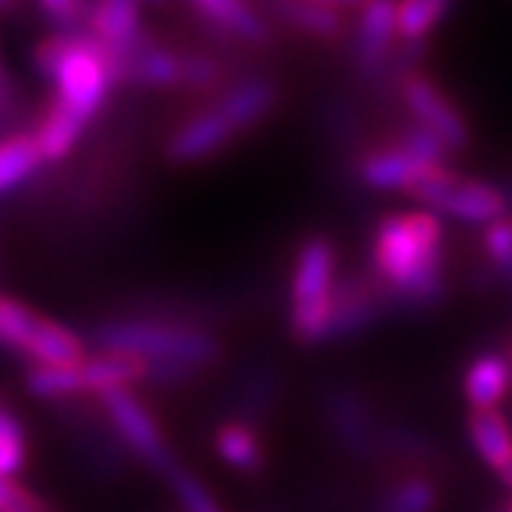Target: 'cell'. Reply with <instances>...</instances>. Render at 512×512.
<instances>
[{
	"mask_svg": "<svg viewBox=\"0 0 512 512\" xmlns=\"http://www.w3.org/2000/svg\"><path fill=\"white\" fill-rule=\"evenodd\" d=\"M445 229L432 210H405L380 219L374 235V284L383 297L426 306L445 294Z\"/></svg>",
	"mask_w": 512,
	"mask_h": 512,
	"instance_id": "6da1fadb",
	"label": "cell"
},
{
	"mask_svg": "<svg viewBox=\"0 0 512 512\" xmlns=\"http://www.w3.org/2000/svg\"><path fill=\"white\" fill-rule=\"evenodd\" d=\"M34 65L56 84V105L68 108L81 121H93L115 78V62L108 50L90 38L53 34L34 47Z\"/></svg>",
	"mask_w": 512,
	"mask_h": 512,
	"instance_id": "7a4b0ae2",
	"label": "cell"
},
{
	"mask_svg": "<svg viewBox=\"0 0 512 512\" xmlns=\"http://www.w3.org/2000/svg\"><path fill=\"white\" fill-rule=\"evenodd\" d=\"M102 352H130L152 364V374H192L219 355L210 334L167 321H118L99 327Z\"/></svg>",
	"mask_w": 512,
	"mask_h": 512,
	"instance_id": "3957f363",
	"label": "cell"
},
{
	"mask_svg": "<svg viewBox=\"0 0 512 512\" xmlns=\"http://www.w3.org/2000/svg\"><path fill=\"white\" fill-rule=\"evenodd\" d=\"M337 250L312 238L300 247L290 275V327L300 343H327L337 306Z\"/></svg>",
	"mask_w": 512,
	"mask_h": 512,
	"instance_id": "277c9868",
	"label": "cell"
},
{
	"mask_svg": "<svg viewBox=\"0 0 512 512\" xmlns=\"http://www.w3.org/2000/svg\"><path fill=\"white\" fill-rule=\"evenodd\" d=\"M152 374V364L130 352H96L65 368H31L28 392L38 398H68V395H108L115 389H130Z\"/></svg>",
	"mask_w": 512,
	"mask_h": 512,
	"instance_id": "5b68a950",
	"label": "cell"
},
{
	"mask_svg": "<svg viewBox=\"0 0 512 512\" xmlns=\"http://www.w3.org/2000/svg\"><path fill=\"white\" fill-rule=\"evenodd\" d=\"M0 346L28 355L34 368H65L87 358L84 340L75 331L4 294H0Z\"/></svg>",
	"mask_w": 512,
	"mask_h": 512,
	"instance_id": "8992f818",
	"label": "cell"
},
{
	"mask_svg": "<svg viewBox=\"0 0 512 512\" xmlns=\"http://www.w3.org/2000/svg\"><path fill=\"white\" fill-rule=\"evenodd\" d=\"M414 201L426 204L432 213L451 216L466 226H491L497 219L509 216L503 189L491 186V182L479 179H463L448 167L432 170L426 179L408 192Z\"/></svg>",
	"mask_w": 512,
	"mask_h": 512,
	"instance_id": "52a82bcc",
	"label": "cell"
},
{
	"mask_svg": "<svg viewBox=\"0 0 512 512\" xmlns=\"http://www.w3.org/2000/svg\"><path fill=\"white\" fill-rule=\"evenodd\" d=\"M401 96H405V105L411 108V115L417 118V124L423 130H429L432 136H438L451 152H463L469 145V127L466 118L457 112V105L438 90L429 78L423 75H411L405 84H401Z\"/></svg>",
	"mask_w": 512,
	"mask_h": 512,
	"instance_id": "ba28073f",
	"label": "cell"
},
{
	"mask_svg": "<svg viewBox=\"0 0 512 512\" xmlns=\"http://www.w3.org/2000/svg\"><path fill=\"white\" fill-rule=\"evenodd\" d=\"M102 405L112 417L115 429L121 432L124 442L149 463H155L158 469L170 472V460H167V448H164V435H161V426L158 420L145 411L136 395L130 389H115L102 395Z\"/></svg>",
	"mask_w": 512,
	"mask_h": 512,
	"instance_id": "9c48e42d",
	"label": "cell"
},
{
	"mask_svg": "<svg viewBox=\"0 0 512 512\" xmlns=\"http://www.w3.org/2000/svg\"><path fill=\"white\" fill-rule=\"evenodd\" d=\"M432 170H438V164H429L423 158H417L411 149H405L401 142L386 145V149L374 152L364 158L361 164V179L368 189L377 192H411L420 179H426Z\"/></svg>",
	"mask_w": 512,
	"mask_h": 512,
	"instance_id": "30bf717a",
	"label": "cell"
},
{
	"mask_svg": "<svg viewBox=\"0 0 512 512\" xmlns=\"http://www.w3.org/2000/svg\"><path fill=\"white\" fill-rule=\"evenodd\" d=\"M235 136V127L223 118V112L213 105L207 112L189 118L182 124L170 145H167V158L176 164H192V161H204L213 152H219L223 145Z\"/></svg>",
	"mask_w": 512,
	"mask_h": 512,
	"instance_id": "8fae6325",
	"label": "cell"
},
{
	"mask_svg": "<svg viewBox=\"0 0 512 512\" xmlns=\"http://www.w3.org/2000/svg\"><path fill=\"white\" fill-rule=\"evenodd\" d=\"M90 28L93 41H99L112 56L127 53L145 38L139 0H96L90 7Z\"/></svg>",
	"mask_w": 512,
	"mask_h": 512,
	"instance_id": "7c38bea8",
	"label": "cell"
},
{
	"mask_svg": "<svg viewBox=\"0 0 512 512\" xmlns=\"http://www.w3.org/2000/svg\"><path fill=\"white\" fill-rule=\"evenodd\" d=\"M512 389V361L509 355L500 352H482L475 358L466 377H463V392L472 411H494L500 401Z\"/></svg>",
	"mask_w": 512,
	"mask_h": 512,
	"instance_id": "4fadbf2b",
	"label": "cell"
},
{
	"mask_svg": "<svg viewBox=\"0 0 512 512\" xmlns=\"http://www.w3.org/2000/svg\"><path fill=\"white\" fill-rule=\"evenodd\" d=\"M398 38V0H364L358 19V59L374 68L380 65L392 41Z\"/></svg>",
	"mask_w": 512,
	"mask_h": 512,
	"instance_id": "5bb4252c",
	"label": "cell"
},
{
	"mask_svg": "<svg viewBox=\"0 0 512 512\" xmlns=\"http://www.w3.org/2000/svg\"><path fill=\"white\" fill-rule=\"evenodd\" d=\"M383 294L377 290L374 281L368 278H349L337 287V306H334V321H331V337L327 340H340L349 337L361 327H368L380 309Z\"/></svg>",
	"mask_w": 512,
	"mask_h": 512,
	"instance_id": "9a60e30c",
	"label": "cell"
},
{
	"mask_svg": "<svg viewBox=\"0 0 512 512\" xmlns=\"http://www.w3.org/2000/svg\"><path fill=\"white\" fill-rule=\"evenodd\" d=\"M469 438L479 457L503 472L512 463V429L509 420L494 408V411H472L469 414Z\"/></svg>",
	"mask_w": 512,
	"mask_h": 512,
	"instance_id": "2e32d148",
	"label": "cell"
},
{
	"mask_svg": "<svg viewBox=\"0 0 512 512\" xmlns=\"http://www.w3.org/2000/svg\"><path fill=\"white\" fill-rule=\"evenodd\" d=\"M272 105H275V87L269 81H244L216 102V108L235 127V133L266 118Z\"/></svg>",
	"mask_w": 512,
	"mask_h": 512,
	"instance_id": "e0dca14e",
	"label": "cell"
},
{
	"mask_svg": "<svg viewBox=\"0 0 512 512\" xmlns=\"http://www.w3.org/2000/svg\"><path fill=\"white\" fill-rule=\"evenodd\" d=\"M192 4L198 7L201 16L241 34L244 41H253V44L269 41V28H266L263 16L256 13L247 0H192Z\"/></svg>",
	"mask_w": 512,
	"mask_h": 512,
	"instance_id": "ac0fdd59",
	"label": "cell"
},
{
	"mask_svg": "<svg viewBox=\"0 0 512 512\" xmlns=\"http://www.w3.org/2000/svg\"><path fill=\"white\" fill-rule=\"evenodd\" d=\"M84 130H87V121H81L78 115H71L68 108L53 102L38 133H34V142H38L44 161H62L65 155H71V149L78 145Z\"/></svg>",
	"mask_w": 512,
	"mask_h": 512,
	"instance_id": "d6986e66",
	"label": "cell"
},
{
	"mask_svg": "<svg viewBox=\"0 0 512 512\" xmlns=\"http://www.w3.org/2000/svg\"><path fill=\"white\" fill-rule=\"evenodd\" d=\"M275 10L306 34H315V38H327L334 41L343 34V13L337 7L318 4V0H275Z\"/></svg>",
	"mask_w": 512,
	"mask_h": 512,
	"instance_id": "ffe728a7",
	"label": "cell"
},
{
	"mask_svg": "<svg viewBox=\"0 0 512 512\" xmlns=\"http://www.w3.org/2000/svg\"><path fill=\"white\" fill-rule=\"evenodd\" d=\"M44 164V155L38 149L34 136L16 133L0 142V192L16 189L34 170Z\"/></svg>",
	"mask_w": 512,
	"mask_h": 512,
	"instance_id": "44dd1931",
	"label": "cell"
},
{
	"mask_svg": "<svg viewBox=\"0 0 512 512\" xmlns=\"http://www.w3.org/2000/svg\"><path fill=\"white\" fill-rule=\"evenodd\" d=\"M454 7V0H398V38L408 44H423L435 25Z\"/></svg>",
	"mask_w": 512,
	"mask_h": 512,
	"instance_id": "7402d4cb",
	"label": "cell"
},
{
	"mask_svg": "<svg viewBox=\"0 0 512 512\" xmlns=\"http://www.w3.org/2000/svg\"><path fill=\"white\" fill-rule=\"evenodd\" d=\"M216 451L229 466L235 469H256L263 463V448H260V438L253 435L250 426L244 423H226L223 429L216 432Z\"/></svg>",
	"mask_w": 512,
	"mask_h": 512,
	"instance_id": "603a6c76",
	"label": "cell"
},
{
	"mask_svg": "<svg viewBox=\"0 0 512 512\" xmlns=\"http://www.w3.org/2000/svg\"><path fill=\"white\" fill-rule=\"evenodd\" d=\"M482 247L491 263V278H497V284L506 287V294H512V213L485 226Z\"/></svg>",
	"mask_w": 512,
	"mask_h": 512,
	"instance_id": "cb8c5ba5",
	"label": "cell"
},
{
	"mask_svg": "<svg viewBox=\"0 0 512 512\" xmlns=\"http://www.w3.org/2000/svg\"><path fill=\"white\" fill-rule=\"evenodd\" d=\"M432 509H435V488L426 479H405L380 503V512H432Z\"/></svg>",
	"mask_w": 512,
	"mask_h": 512,
	"instance_id": "d4e9b609",
	"label": "cell"
},
{
	"mask_svg": "<svg viewBox=\"0 0 512 512\" xmlns=\"http://www.w3.org/2000/svg\"><path fill=\"white\" fill-rule=\"evenodd\" d=\"M334 420H337V426L343 429V435H346V442H349V445L364 448V445L371 442L368 411H364V405H361V401H358L355 395L343 392V395L334 401Z\"/></svg>",
	"mask_w": 512,
	"mask_h": 512,
	"instance_id": "484cf974",
	"label": "cell"
},
{
	"mask_svg": "<svg viewBox=\"0 0 512 512\" xmlns=\"http://www.w3.org/2000/svg\"><path fill=\"white\" fill-rule=\"evenodd\" d=\"M170 482H173V491H176V497H179V503H182V509L186 512H219V506H216V500H213V494L195 479L192 472H186V469H176V466H170Z\"/></svg>",
	"mask_w": 512,
	"mask_h": 512,
	"instance_id": "4316f807",
	"label": "cell"
},
{
	"mask_svg": "<svg viewBox=\"0 0 512 512\" xmlns=\"http://www.w3.org/2000/svg\"><path fill=\"white\" fill-rule=\"evenodd\" d=\"M0 512H50V506L13 479H0Z\"/></svg>",
	"mask_w": 512,
	"mask_h": 512,
	"instance_id": "83f0119b",
	"label": "cell"
},
{
	"mask_svg": "<svg viewBox=\"0 0 512 512\" xmlns=\"http://www.w3.org/2000/svg\"><path fill=\"white\" fill-rule=\"evenodd\" d=\"M219 78V62L210 56H182V84L210 87Z\"/></svg>",
	"mask_w": 512,
	"mask_h": 512,
	"instance_id": "f1b7e54d",
	"label": "cell"
},
{
	"mask_svg": "<svg viewBox=\"0 0 512 512\" xmlns=\"http://www.w3.org/2000/svg\"><path fill=\"white\" fill-rule=\"evenodd\" d=\"M41 7L50 13V16H56L59 22H81L84 16H87V0H41Z\"/></svg>",
	"mask_w": 512,
	"mask_h": 512,
	"instance_id": "f546056e",
	"label": "cell"
},
{
	"mask_svg": "<svg viewBox=\"0 0 512 512\" xmlns=\"http://www.w3.org/2000/svg\"><path fill=\"white\" fill-rule=\"evenodd\" d=\"M10 108H13V87H10V78H7L4 65H0V118H4Z\"/></svg>",
	"mask_w": 512,
	"mask_h": 512,
	"instance_id": "4dcf8cb0",
	"label": "cell"
},
{
	"mask_svg": "<svg viewBox=\"0 0 512 512\" xmlns=\"http://www.w3.org/2000/svg\"><path fill=\"white\" fill-rule=\"evenodd\" d=\"M13 435H25L22 432V423L10 411L0 408V438H13Z\"/></svg>",
	"mask_w": 512,
	"mask_h": 512,
	"instance_id": "1f68e13d",
	"label": "cell"
},
{
	"mask_svg": "<svg viewBox=\"0 0 512 512\" xmlns=\"http://www.w3.org/2000/svg\"><path fill=\"white\" fill-rule=\"evenodd\" d=\"M318 4H327V7H361L364 0H318Z\"/></svg>",
	"mask_w": 512,
	"mask_h": 512,
	"instance_id": "d6a6232c",
	"label": "cell"
},
{
	"mask_svg": "<svg viewBox=\"0 0 512 512\" xmlns=\"http://www.w3.org/2000/svg\"><path fill=\"white\" fill-rule=\"evenodd\" d=\"M500 479H503V482H506V485L512 488V463H509V466H506V469L500 472Z\"/></svg>",
	"mask_w": 512,
	"mask_h": 512,
	"instance_id": "836d02e7",
	"label": "cell"
},
{
	"mask_svg": "<svg viewBox=\"0 0 512 512\" xmlns=\"http://www.w3.org/2000/svg\"><path fill=\"white\" fill-rule=\"evenodd\" d=\"M503 195H506V207H509V213H512V182L503 189Z\"/></svg>",
	"mask_w": 512,
	"mask_h": 512,
	"instance_id": "e575fe53",
	"label": "cell"
},
{
	"mask_svg": "<svg viewBox=\"0 0 512 512\" xmlns=\"http://www.w3.org/2000/svg\"><path fill=\"white\" fill-rule=\"evenodd\" d=\"M149 4H164V0H149Z\"/></svg>",
	"mask_w": 512,
	"mask_h": 512,
	"instance_id": "d590c367",
	"label": "cell"
},
{
	"mask_svg": "<svg viewBox=\"0 0 512 512\" xmlns=\"http://www.w3.org/2000/svg\"><path fill=\"white\" fill-rule=\"evenodd\" d=\"M506 512H512V503H509V506H506Z\"/></svg>",
	"mask_w": 512,
	"mask_h": 512,
	"instance_id": "8d00e7d4",
	"label": "cell"
},
{
	"mask_svg": "<svg viewBox=\"0 0 512 512\" xmlns=\"http://www.w3.org/2000/svg\"><path fill=\"white\" fill-rule=\"evenodd\" d=\"M509 361H512V352H509Z\"/></svg>",
	"mask_w": 512,
	"mask_h": 512,
	"instance_id": "74e56055",
	"label": "cell"
}]
</instances>
